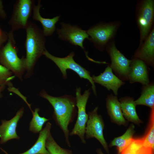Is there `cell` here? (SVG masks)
Returning <instances> with one entry per match:
<instances>
[{"mask_svg":"<svg viewBox=\"0 0 154 154\" xmlns=\"http://www.w3.org/2000/svg\"><path fill=\"white\" fill-rule=\"evenodd\" d=\"M39 95L47 100L53 107L54 110L53 118L63 132L67 145L70 147L68 126L73 122L77 113L76 98L66 95L60 97L53 96L48 94L44 90L41 91Z\"/></svg>","mask_w":154,"mask_h":154,"instance_id":"1","label":"cell"},{"mask_svg":"<svg viewBox=\"0 0 154 154\" xmlns=\"http://www.w3.org/2000/svg\"><path fill=\"white\" fill-rule=\"evenodd\" d=\"M25 29L26 56L25 58L27 72L25 77L27 78L31 76L37 62L46 50V40L42 30L35 24L29 22Z\"/></svg>","mask_w":154,"mask_h":154,"instance_id":"2","label":"cell"},{"mask_svg":"<svg viewBox=\"0 0 154 154\" xmlns=\"http://www.w3.org/2000/svg\"><path fill=\"white\" fill-rule=\"evenodd\" d=\"M121 25V22L119 21L99 22L86 31L89 40L96 49L103 51L108 43L114 39Z\"/></svg>","mask_w":154,"mask_h":154,"instance_id":"3","label":"cell"},{"mask_svg":"<svg viewBox=\"0 0 154 154\" xmlns=\"http://www.w3.org/2000/svg\"><path fill=\"white\" fill-rule=\"evenodd\" d=\"M12 31L9 35L8 41L0 52V63L13 72L21 80L26 71L25 58H20L17 55V50Z\"/></svg>","mask_w":154,"mask_h":154,"instance_id":"4","label":"cell"},{"mask_svg":"<svg viewBox=\"0 0 154 154\" xmlns=\"http://www.w3.org/2000/svg\"><path fill=\"white\" fill-rule=\"evenodd\" d=\"M135 16L140 33L139 46L154 28V0L137 1L135 6Z\"/></svg>","mask_w":154,"mask_h":154,"instance_id":"5","label":"cell"},{"mask_svg":"<svg viewBox=\"0 0 154 154\" xmlns=\"http://www.w3.org/2000/svg\"><path fill=\"white\" fill-rule=\"evenodd\" d=\"M43 55L56 65L61 71L64 79L67 78L66 70L69 69L76 73L81 78L89 80L92 85L93 93L96 96V87L92 78L90 75V72L75 62L73 58L74 55V52H71L65 57L60 58L52 55L46 49Z\"/></svg>","mask_w":154,"mask_h":154,"instance_id":"6","label":"cell"},{"mask_svg":"<svg viewBox=\"0 0 154 154\" xmlns=\"http://www.w3.org/2000/svg\"><path fill=\"white\" fill-rule=\"evenodd\" d=\"M80 87L76 89V106L78 108V116L76 123L69 135H77L82 142L86 143L85 134L86 123L88 119V115L86 113V107L90 92V89L86 90L83 94L81 93Z\"/></svg>","mask_w":154,"mask_h":154,"instance_id":"7","label":"cell"},{"mask_svg":"<svg viewBox=\"0 0 154 154\" xmlns=\"http://www.w3.org/2000/svg\"><path fill=\"white\" fill-rule=\"evenodd\" d=\"M105 49L111 59L110 66L115 75L123 81L128 80L131 60L127 59L117 49L114 39L108 43Z\"/></svg>","mask_w":154,"mask_h":154,"instance_id":"8","label":"cell"},{"mask_svg":"<svg viewBox=\"0 0 154 154\" xmlns=\"http://www.w3.org/2000/svg\"><path fill=\"white\" fill-rule=\"evenodd\" d=\"M98 107H96L88 114V119L85 127V138L87 139L96 138L108 153V146L103 135L104 123L101 116L98 114Z\"/></svg>","mask_w":154,"mask_h":154,"instance_id":"9","label":"cell"},{"mask_svg":"<svg viewBox=\"0 0 154 154\" xmlns=\"http://www.w3.org/2000/svg\"><path fill=\"white\" fill-rule=\"evenodd\" d=\"M61 28L56 29L58 38L60 39L68 42L72 45L80 46L84 49L83 42L89 37L86 31L78 26L67 23L64 22L60 23Z\"/></svg>","mask_w":154,"mask_h":154,"instance_id":"10","label":"cell"},{"mask_svg":"<svg viewBox=\"0 0 154 154\" xmlns=\"http://www.w3.org/2000/svg\"><path fill=\"white\" fill-rule=\"evenodd\" d=\"M33 6V1L31 0H19L17 2L10 21L13 31L26 29Z\"/></svg>","mask_w":154,"mask_h":154,"instance_id":"11","label":"cell"},{"mask_svg":"<svg viewBox=\"0 0 154 154\" xmlns=\"http://www.w3.org/2000/svg\"><path fill=\"white\" fill-rule=\"evenodd\" d=\"M128 80L131 83L138 82L143 86L150 83L148 66L142 60L132 57Z\"/></svg>","mask_w":154,"mask_h":154,"instance_id":"12","label":"cell"},{"mask_svg":"<svg viewBox=\"0 0 154 154\" xmlns=\"http://www.w3.org/2000/svg\"><path fill=\"white\" fill-rule=\"evenodd\" d=\"M24 110V108H21L15 115L9 120H1V124L0 125L1 144H4L11 139H19L20 137L17 134L16 129L18 121L23 115Z\"/></svg>","mask_w":154,"mask_h":154,"instance_id":"13","label":"cell"},{"mask_svg":"<svg viewBox=\"0 0 154 154\" xmlns=\"http://www.w3.org/2000/svg\"><path fill=\"white\" fill-rule=\"evenodd\" d=\"M133 57L143 61L148 66L154 67V28L135 51Z\"/></svg>","mask_w":154,"mask_h":154,"instance_id":"14","label":"cell"},{"mask_svg":"<svg viewBox=\"0 0 154 154\" xmlns=\"http://www.w3.org/2000/svg\"><path fill=\"white\" fill-rule=\"evenodd\" d=\"M92 77L94 82L106 87L108 91L112 90L116 96L117 95L119 89L125 84V82L113 73L109 65L100 75H93Z\"/></svg>","mask_w":154,"mask_h":154,"instance_id":"15","label":"cell"},{"mask_svg":"<svg viewBox=\"0 0 154 154\" xmlns=\"http://www.w3.org/2000/svg\"><path fill=\"white\" fill-rule=\"evenodd\" d=\"M106 106L108 113L112 122L118 125H127V121L123 116L120 104L117 96L112 94L108 95Z\"/></svg>","mask_w":154,"mask_h":154,"instance_id":"16","label":"cell"},{"mask_svg":"<svg viewBox=\"0 0 154 154\" xmlns=\"http://www.w3.org/2000/svg\"><path fill=\"white\" fill-rule=\"evenodd\" d=\"M51 124L47 122L45 127L39 132L38 138L34 145L26 151L19 154H50L46 147V141L50 133ZM5 154H9L5 151L0 148Z\"/></svg>","mask_w":154,"mask_h":154,"instance_id":"17","label":"cell"},{"mask_svg":"<svg viewBox=\"0 0 154 154\" xmlns=\"http://www.w3.org/2000/svg\"><path fill=\"white\" fill-rule=\"evenodd\" d=\"M123 116L127 121L139 125L142 121L138 117L136 110V106L132 97L126 96L119 99Z\"/></svg>","mask_w":154,"mask_h":154,"instance_id":"18","label":"cell"},{"mask_svg":"<svg viewBox=\"0 0 154 154\" xmlns=\"http://www.w3.org/2000/svg\"><path fill=\"white\" fill-rule=\"evenodd\" d=\"M42 5L39 1L37 5H34L33 9V18L34 20L40 22L42 25L43 33L44 36L52 35L56 29L55 25L59 20L60 15L51 19L43 18L41 15L40 10Z\"/></svg>","mask_w":154,"mask_h":154,"instance_id":"19","label":"cell"},{"mask_svg":"<svg viewBox=\"0 0 154 154\" xmlns=\"http://www.w3.org/2000/svg\"><path fill=\"white\" fill-rule=\"evenodd\" d=\"M135 128L134 125L131 124L124 134L114 138L111 141L110 146L116 147L118 154H120L131 142L135 133Z\"/></svg>","mask_w":154,"mask_h":154,"instance_id":"20","label":"cell"},{"mask_svg":"<svg viewBox=\"0 0 154 154\" xmlns=\"http://www.w3.org/2000/svg\"><path fill=\"white\" fill-rule=\"evenodd\" d=\"M135 101L136 105H144L151 109L154 108V83L143 86L140 96Z\"/></svg>","mask_w":154,"mask_h":154,"instance_id":"21","label":"cell"},{"mask_svg":"<svg viewBox=\"0 0 154 154\" xmlns=\"http://www.w3.org/2000/svg\"><path fill=\"white\" fill-rule=\"evenodd\" d=\"M120 154H154V149L145 146L141 138H133Z\"/></svg>","mask_w":154,"mask_h":154,"instance_id":"22","label":"cell"},{"mask_svg":"<svg viewBox=\"0 0 154 154\" xmlns=\"http://www.w3.org/2000/svg\"><path fill=\"white\" fill-rule=\"evenodd\" d=\"M39 111V109L37 108L34 111L31 112L33 117L30 123L29 130L34 133L40 132L42 130L44 124L49 120L44 117H40L38 114Z\"/></svg>","mask_w":154,"mask_h":154,"instance_id":"23","label":"cell"},{"mask_svg":"<svg viewBox=\"0 0 154 154\" xmlns=\"http://www.w3.org/2000/svg\"><path fill=\"white\" fill-rule=\"evenodd\" d=\"M46 147L50 154H73L71 150L60 147L53 138L51 132L46 139Z\"/></svg>","mask_w":154,"mask_h":154,"instance_id":"24","label":"cell"},{"mask_svg":"<svg viewBox=\"0 0 154 154\" xmlns=\"http://www.w3.org/2000/svg\"><path fill=\"white\" fill-rule=\"evenodd\" d=\"M150 120L148 129L142 137L144 145L154 149V108L151 109Z\"/></svg>","mask_w":154,"mask_h":154,"instance_id":"25","label":"cell"},{"mask_svg":"<svg viewBox=\"0 0 154 154\" xmlns=\"http://www.w3.org/2000/svg\"><path fill=\"white\" fill-rule=\"evenodd\" d=\"M15 77L12 72L0 64V86L12 87L11 81Z\"/></svg>","mask_w":154,"mask_h":154,"instance_id":"26","label":"cell"},{"mask_svg":"<svg viewBox=\"0 0 154 154\" xmlns=\"http://www.w3.org/2000/svg\"><path fill=\"white\" fill-rule=\"evenodd\" d=\"M0 15L1 16H5L4 12L3 10V6L2 1L0 0Z\"/></svg>","mask_w":154,"mask_h":154,"instance_id":"27","label":"cell"},{"mask_svg":"<svg viewBox=\"0 0 154 154\" xmlns=\"http://www.w3.org/2000/svg\"><path fill=\"white\" fill-rule=\"evenodd\" d=\"M5 86H0V98H1L2 96V93L5 89Z\"/></svg>","mask_w":154,"mask_h":154,"instance_id":"28","label":"cell"},{"mask_svg":"<svg viewBox=\"0 0 154 154\" xmlns=\"http://www.w3.org/2000/svg\"><path fill=\"white\" fill-rule=\"evenodd\" d=\"M96 151L98 154H104L102 152L101 149H98L96 150Z\"/></svg>","mask_w":154,"mask_h":154,"instance_id":"29","label":"cell"},{"mask_svg":"<svg viewBox=\"0 0 154 154\" xmlns=\"http://www.w3.org/2000/svg\"></svg>","mask_w":154,"mask_h":154,"instance_id":"30","label":"cell"}]
</instances>
